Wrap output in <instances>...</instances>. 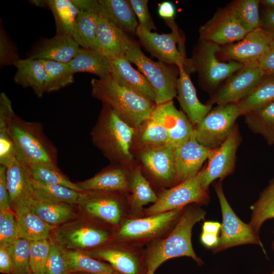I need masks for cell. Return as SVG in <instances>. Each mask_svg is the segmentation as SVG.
I'll list each match as a JSON object with an SVG mask.
<instances>
[{
    "label": "cell",
    "instance_id": "1",
    "mask_svg": "<svg viewBox=\"0 0 274 274\" xmlns=\"http://www.w3.org/2000/svg\"><path fill=\"white\" fill-rule=\"evenodd\" d=\"M135 130L111 107L102 104L90 136L94 146L112 164L130 168L134 163L132 150Z\"/></svg>",
    "mask_w": 274,
    "mask_h": 274
},
{
    "label": "cell",
    "instance_id": "2",
    "mask_svg": "<svg viewBox=\"0 0 274 274\" xmlns=\"http://www.w3.org/2000/svg\"><path fill=\"white\" fill-rule=\"evenodd\" d=\"M200 206L195 203L186 206L169 234L148 249L145 261L147 272L154 274L164 261L175 257H189L199 265L203 263L194 252L191 242L193 226L203 220L207 214Z\"/></svg>",
    "mask_w": 274,
    "mask_h": 274
},
{
    "label": "cell",
    "instance_id": "3",
    "mask_svg": "<svg viewBox=\"0 0 274 274\" xmlns=\"http://www.w3.org/2000/svg\"><path fill=\"white\" fill-rule=\"evenodd\" d=\"M0 130L12 140L16 159L28 165L44 163L57 166V151L45 135L42 125L22 119L14 112L0 118Z\"/></svg>",
    "mask_w": 274,
    "mask_h": 274
},
{
    "label": "cell",
    "instance_id": "4",
    "mask_svg": "<svg viewBox=\"0 0 274 274\" xmlns=\"http://www.w3.org/2000/svg\"><path fill=\"white\" fill-rule=\"evenodd\" d=\"M91 95L111 107L129 125L136 128L150 116L155 104L119 84L111 75L92 79Z\"/></svg>",
    "mask_w": 274,
    "mask_h": 274
},
{
    "label": "cell",
    "instance_id": "5",
    "mask_svg": "<svg viewBox=\"0 0 274 274\" xmlns=\"http://www.w3.org/2000/svg\"><path fill=\"white\" fill-rule=\"evenodd\" d=\"M126 57L134 64L151 85L156 105H160L177 97L176 85L179 68L161 61H155L146 56L135 43L128 50Z\"/></svg>",
    "mask_w": 274,
    "mask_h": 274
},
{
    "label": "cell",
    "instance_id": "6",
    "mask_svg": "<svg viewBox=\"0 0 274 274\" xmlns=\"http://www.w3.org/2000/svg\"><path fill=\"white\" fill-rule=\"evenodd\" d=\"M222 181L219 180L213 184L219 201L222 221L218 246L212 252L216 254L233 247L253 244L259 246L266 255L259 233L249 223L241 220L230 206L223 191Z\"/></svg>",
    "mask_w": 274,
    "mask_h": 274
},
{
    "label": "cell",
    "instance_id": "7",
    "mask_svg": "<svg viewBox=\"0 0 274 274\" xmlns=\"http://www.w3.org/2000/svg\"><path fill=\"white\" fill-rule=\"evenodd\" d=\"M220 48L216 44L199 40L190 59L194 72L198 73L201 84L207 90L218 88L244 66L235 61H221L217 56Z\"/></svg>",
    "mask_w": 274,
    "mask_h": 274
},
{
    "label": "cell",
    "instance_id": "8",
    "mask_svg": "<svg viewBox=\"0 0 274 274\" xmlns=\"http://www.w3.org/2000/svg\"><path fill=\"white\" fill-rule=\"evenodd\" d=\"M241 116L236 103L217 105L194 126V136L202 146L218 148L230 135Z\"/></svg>",
    "mask_w": 274,
    "mask_h": 274
},
{
    "label": "cell",
    "instance_id": "9",
    "mask_svg": "<svg viewBox=\"0 0 274 274\" xmlns=\"http://www.w3.org/2000/svg\"><path fill=\"white\" fill-rule=\"evenodd\" d=\"M210 199L208 192L201 186L198 174L175 186L163 190L156 201L146 209L149 216L168 212L195 203L206 205Z\"/></svg>",
    "mask_w": 274,
    "mask_h": 274
},
{
    "label": "cell",
    "instance_id": "10",
    "mask_svg": "<svg viewBox=\"0 0 274 274\" xmlns=\"http://www.w3.org/2000/svg\"><path fill=\"white\" fill-rule=\"evenodd\" d=\"M135 35L144 48L159 61L183 67L189 74L194 72L191 59L177 48V44L182 41L177 30L159 34L139 24Z\"/></svg>",
    "mask_w": 274,
    "mask_h": 274
},
{
    "label": "cell",
    "instance_id": "11",
    "mask_svg": "<svg viewBox=\"0 0 274 274\" xmlns=\"http://www.w3.org/2000/svg\"><path fill=\"white\" fill-rule=\"evenodd\" d=\"M265 75L258 62L244 65L218 87L207 104L238 102L253 91Z\"/></svg>",
    "mask_w": 274,
    "mask_h": 274
},
{
    "label": "cell",
    "instance_id": "12",
    "mask_svg": "<svg viewBox=\"0 0 274 274\" xmlns=\"http://www.w3.org/2000/svg\"><path fill=\"white\" fill-rule=\"evenodd\" d=\"M185 208L144 218L126 220L121 225L117 234L120 241L141 242L156 236L170 227L175 225Z\"/></svg>",
    "mask_w": 274,
    "mask_h": 274
},
{
    "label": "cell",
    "instance_id": "13",
    "mask_svg": "<svg viewBox=\"0 0 274 274\" xmlns=\"http://www.w3.org/2000/svg\"><path fill=\"white\" fill-rule=\"evenodd\" d=\"M108 230L94 224L75 222L54 230L53 240L60 247L70 250H82L100 246L111 238Z\"/></svg>",
    "mask_w": 274,
    "mask_h": 274
},
{
    "label": "cell",
    "instance_id": "14",
    "mask_svg": "<svg viewBox=\"0 0 274 274\" xmlns=\"http://www.w3.org/2000/svg\"><path fill=\"white\" fill-rule=\"evenodd\" d=\"M237 125L226 140L209 158L208 165L198 173L202 188L208 192L209 187L214 181L223 180L233 173L235 168L236 154L241 142Z\"/></svg>",
    "mask_w": 274,
    "mask_h": 274
},
{
    "label": "cell",
    "instance_id": "15",
    "mask_svg": "<svg viewBox=\"0 0 274 274\" xmlns=\"http://www.w3.org/2000/svg\"><path fill=\"white\" fill-rule=\"evenodd\" d=\"M274 39L261 27L248 32L241 40L221 46L217 55L221 59L233 60L243 65L258 62Z\"/></svg>",
    "mask_w": 274,
    "mask_h": 274
},
{
    "label": "cell",
    "instance_id": "16",
    "mask_svg": "<svg viewBox=\"0 0 274 274\" xmlns=\"http://www.w3.org/2000/svg\"><path fill=\"white\" fill-rule=\"evenodd\" d=\"M248 32L226 6L219 8L199 29V40L220 46L242 40Z\"/></svg>",
    "mask_w": 274,
    "mask_h": 274
},
{
    "label": "cell",
    "instance_id": "17",
    "mask_svg": "<svg viewBox=\"0 0 274 274\" xmlns=\"http://www.w3.org/2000/svg\"><path fill=\"white\" fill-rule=\"evenodd\" d=\"M6 167V178L11 209L18 215L29 208L34 199L29 166L16 158Z\"/></svg>",
    "mask_w": 274,
    "mask_h": 274
},
{
    "label": "cell",
    "instance_id": "18",
    "mask_svg": "<svg viewBox=\"0 0 274 274\" xmlns=\"http://www.w3.org/2000/svg\"><path fill=\"white\" fill-rule=\"evenodd\" d=\"M174 150L169 145L145 147L139 149V158L156 180L166 185H177Z\"/></svg>",
    "mask_w": 274,
    "mask_h": 274
},
{
    "label": "cell",
    "instance_id": "19",
    "mask_svg": "<svg viewBox=\"0 0 274 274\" xmlns=\"http://www.w3.org/2000/svg\"><path fill=\"white\" fill-rule=\"evenodd\" d=\"M216 149L208 148L196 140H190L175 148V162L177 184L196 176L206 160L214 154Z\"/></svg>",
    "mask_w": 274,
    "mask_h": 274
},
{
    "label": "cell",
    "instance_id": "20",
    "mask_svg": "<svg viewBox=\"0 0 274 274\" xmlns=\"http://www.w3.org/2000/svg\"><path fill=\"white\" fill-rule=\"evenodd\" d=\"M129 168L112 164L92 178L76 184L87 192H126L130 190Z\"/></svg>",
    "mask_w": 274,
    "mask_h": 274
},
{
    "label": "cell",
    "instance_id": "21",
    "mask_svg": "<svg viewBox=\"0 0 274 274\" xmlns=\"http://www.w3.org/2000/svg\"><path fill=\"white\" fill-rule=\"evenodd\" d=\"M111 77L119 84L155 103L154 90L146 77L134 68L126 56L110 59Z\"/></svg>",
    "mask_w": 274,
    "mask_h": 274
},
{
    "label": "cell",
    "instance_id": "22",
    "mask_svg": "<svg viewBox=\"0 0 274 274\" xmlns=\"http://www.w3.org/2000/svg\"><path fill=\"white\" fill-rule=\"evenodd\" d=\"M98 50L109 60L126 56L135 43L128 35L98 15L96 30Z\"/></svg>",
    "mask_w": 274,
    "mask_h": 274
},
{
    "label": "cell",
    "instance_id": "23",
    "mask_svg": "<svg viewBox=\"0 0 274 274\" xmlns=\"http://www.w3.org/2000/svg\"><path fill=\"white\" fill-rule=\"evenodd\" d=\"M80 48L72 36L56 35L51 38L42 39L28 58L68 63L76 56Z\"/></svg>",
    "mask_w": 274,
    "mask_h": 274
},
{
    "label": "cell",
    "instance_id": "24",
    "mask_svg": "<svg viewBox=\"0 0 274 274\" xmlns=\"http://www.w3.org/2000/svg\"><path fill=\"white\" fill-rule=\"evenodd\" d=\"M179 70L177 81V97L183 112L193 126L212 109V105L203 104L197 96L196 90L188 73L184 68Z\"/></svg>",
    "mask_w": 274,
    "mask_h": 274
},
{
    "label": "cell",
    "instance_id": "25",
    "mask_svg": "<svg viewBox=\"0 0 274 274\" xmlns=\"http://www.w3.org/2000/svg\"><path fill=\"white\" fill-rule=\"evenodd\" d=\"M96 11L127 35H135L139 22L129 0H97Z\"/></svg>",
    "mask_w": 274,
    "mask_h": 274
},
{
    "label": "cell",
    "instance_id": "26",
    "mask_svg": "<svg viewBox=\"0 0 274 274\" xmlns=\"http://www.w3.org/2000/svg\"><path fill=\"white\" fill-rule=\"evenodd\" d=\"M114 192H88L81 204L91 216L113 225L119 224L122 217L120 200Z\"/></svg>",
    "mask_w": 274,
    "mask_h": 274
},
{
    "label": "cell",
    "instance_id": "27",
    "mask_svg": "<svg viewBox=\"0 0 274 274\" xmlns=\"http://www.w3.org/2000/svg\"><path fill=\"white\" fill-rule=\"evenodd\" d=\"M85 253L95 259L108 262L121 274H141L142 270L140 256L128 247L117 246L99 248Z\"/></svg>",
    "mask_w": 274,
    "mask_h": 274
},
{
    "label": "cell",
    "instance_id": "28",
    "mask_svg": "<svg viewBox=\"0 0 274 274\" xmlns=\"http://www.w3.org/2000/svg\"><path fill=\"white\" fill-rule=\"evenodd\" d=\"M156 105L168 129L169 146L176 148L194 135V126L183 111L176 109L173 100Z\"/></svg>",
    "mask_w": 274,
    "mask_h": 274
},
{
    "label": "cell",
    "instance_id": "29",
    "mask_svg": "<svg viewBox=\"0 0 274 274\" xmlns=\"http://www.w3.org/2000/svg\"><path fill=\"white\" fill-rule=\"evenodd\" d=\"M134 145L139 149L169 145L168 129L156 105L149 117L136 128Z\"/></svg>",
    "mask_w": 274,
    "mask_h": 274
},
{
    "label": "cell",
    "instance_id": "30",
    "mask_svg": "<svg viewBox=\"0 0 274 274\" xmlns=\"http://www.w3.org/2000/svg\"><path fill=\"white\" fill-rule=\"evenodd\" d=\"M17 72L13 78L16 84L32 89L38 98L46 92L47 75L40 60L27 58L19 59L14 64Z\"/></svg>",
    "mask_w": 274,
    "mask_h": 274
},
{
    "label": "cell",
    "instance_id": "31",
    "mask_svg": "<svg viewBox=\"0 0 274 274\" xmlns=\"http://www.w3.org/2000/svg\"><path fill=\"white\" fill-rule=\"evenodd\" d=\"M38 7H47L54 16L56 33L72 37L74 26L79 12L76 0L31 1Z\"/></svg>",
    "mask_w": 274,
    "mask_h": 274
},
{
    "label": "cell",
    "instance_id": "32",
    "mask_svg": "<svg viewBox=\"0 0 274 274\" xmlns=\"http://www.w3.org/2000/svg\"><path fill=\"white\" fill-rule=\"evenodd\" d=\"M34 198L55 203L81 205L86 199L87 192H79L68 187L42 183L32 179Z\"/></svg>",
    "mask_w": 274,
    "mask_h": 274
},
{
    "label": "cell",
    "instance_id": "33",
    "mask_svg": "<svg viewBox=\"0 0 274 274\" xmlns=\"http://www.w3.org/2000/svg\"><path fill=\"white\" fill-rule=\"evenodd\" d=\"M67 63L74 74L89 73L99 79L111 74L109 59L98 50L80 47L76 56Z\"/></svg>",
    "mask_w": 274,
    "mask_h": 274
},
{
    "label": "cell",
    "instance_id": "34",
    "mask_svg": "<svg viewBox=\"0 0 274 274\" xmlns=\"http://www.w3.org/2000/svg\"><path fill=\"white\" fill-rule=\"evenodd\" d=\"M64 257L68 274L85 272L94 274H116L119 273L110 264L95 259L85 253L70 250L60 247Z\"/></svg>",
    "mask_w": 274,
    "mask_h": 274
},
{
    "label": "cell",
    "instance_id": "35",
    "mask_svg": "<svg viewBox=\"0 0 274 274\" xmlns=\"http://www.w3.org/2000/svg\"><path fill=\"white\" fill-rule=\"evenodd\" d=\"M98 18L96 12L79 8L72 37L80 47L98 50L96 35Z\"/></svg>",
    "mask_w": 274,
    "mask_h": 274
},
{
    "label": "cell",
    "instance_id": "36",
    "mask_svg": "<svg viewBox=\"0 0 274 274\" xmlns=\"http://www.w3.org/2000/svg\"><path fill=\"white\" fill-rule=\"evenodd\" d=\"M274 101V74L265 75L253 91L237 102L242 115Z\"/></svg>",
    "mask_w": 274,
    "mask_h": 274
},
{
    "label": "cell",
    "instance_id": "37",
    "mask_svg": "<svg viewBox=\"0 0 274 274\" xmlns=\"http://www.w3.org/2000/svg\"><path fill=\"white\" fill-rule=\"evenodd\" d=\"M16 221L18 238L31 242L49 238L52 226L41 220L30 208L16 215Z\"/></svg>",
    "mask_w": 274,
    "mask_h": 274
},
{
    "label": "cell",
    "instance_id": "38",
    "mask_svg": "<svg viewBox=\"0 0 274 274\" xmlns=\"http://www.w3.org/2000/svg\"><path fill=\"white\" fill-rule=\"evenodd\" d=\"M246 124L261 135L269 145H274V101L244 115Z\"/></svg>",
    "mask_w": 274,
    "mask_h": 274
},
{
    "label": "cell",
    "instance_id": "39",
    "mask_svg": "<svg viewBox=\"0 0 274 274\" xmlns=\"http://www.w3.org/2000/svg\"><path fill=\"white\" fill-rule=\"evenodd\" d=\"M251 215L249 224L259 233L263 224L274 219V178L260 193L258 199L250 207Z\"/></svg>",
    "mask_w": 274,
    "mask_h": 274
},
{
    "label": "cell",
    "instance_id": "40",
    "mask_svg": "<svg viewBox=\"0 0 274 274\" xmlns=\"http://www.w3.org/2000/svg\"><path fill=\"white\" fill-rule=\"evenodd\" d=\"M31 211L51 226L64 223L71 219L74 212L71 204L44 202L35 199L29 204Z\"/></svg>",
    "mask_w": 274,
    "mask_h": 274
},
{
    "label": "cell",
    "instance_id": "41",
    "mask_svg": "<svg viewBox=\"0 0 274 274\" xmlns=\"http://www.w3.org/2000/svg\"><path fill=\"white\" fill-rule=\"evenodd\" d=\"M259 0H236L230 2L227 7L248 32L260 27Z\"/></svg>",
    "mask_w": 274,
    "mask_h": 274
},
{
    "label": "cell",
    "instance_id": "42",
    "mask_svg": "<svg viewBox=\"0 0 274 274\" xmlns=\"http://www.w3.org/2000/svg\"><path fill=\"white\" fill-rule=\"evenodd\" d=\"M46 75V92L56 91L74 81V74L67 63L49 60H40Z\"/></svg>",
    "mask_w": 274,
    "mask_h": 274
},
{
    "label": "cell",
    "instance_id": "43",
    "mask_svg": "<svg viewBox=\"0 0 274 274\" xmlns=\"http://www.w3.org/2000/svg\"><path fill=\"white\" fill-rule=\"evenodd\" d=\"M129 188L131 191L132 207L136 211L141 210L143 206L149 203H154L157 200L158 196L138 168L130 172Z\"/></svg>",
    "mask_w": 274,
    "mask_h": 274
},
{
    "label": "cell",
    "instance_id": "44",
    "mask_svg": "<svg viewBox=\"0 0 274 274\" xmlns=\"http://www.w3.org/2000/svg\"><path fill=\"white\" fill-rule=\"evenodd\" d=\"M32 179L46 184L64 186L79 192H84L76 183L71 182L57 166L39 163L29 165Z\"/></svg>",
    "mask_w": 274,
    "mask_h": 274
},
{
    "label": "cell",
    "instance_id": "45",
    "mask_svg": "<svg viewBox=\"0 0 274 274\" xmlns=\"http://www.w3.org/2000/svg\"><path fill=\"white\" fill-rule=\"evenodd\" d=\"M30 242L18 238L7 248L13 263L12 274H31L29 264Z\"/></svg>",
    "mask_w": 274,
    "mask_h": 274
},
{
    "label": "cell",
    "instance_id": "46",
    "mask_svg": "<svg viewBox=\"0 0 274 274\" xmlns=\"http://www.w3.org/2000/svg\"><path fill=\"white\" fill-rule=\"evenodd\" d=\"M50 246V238L30 242L29 264L31 274H44Z\"/></svg>",
    "mask_w": 274,
    "mask_h": 274
},
{
    "label": "cell",
    "instance_id": "47",
    "mask_svg": "<svg viewBox=\"0 0 274 274\" xmlns=\"http://www.w3.org/2000/svg\"><path fill=\"white\" fill-rule=\"evenodd\" d=\"M18 238L16 221L13 212L10 211L0 218V247L7 248Z\"/></svg>",
    "mask_w": 274,
    "mask_h": 274
},
{
    "label": "cell",
    "instance_id": "48",
    "mask_svg": "<svg viewBox=\"0 0 274 274\" xmlns=\"http://www.w3.org/2000/svg\"><path fill=\"white\" fill-rule=\"evenodd\" d=\"M44 274H68L65 262L60 247L52 239Z\"/></svg>",
    "mask_w": 274,
    "mask_h": 274
},
{
    "label": "cell",
    "instance_id": "49",
    "mask_svg": "<svg viewBox=\"0 0 274 274\" xmlns=\"http://www.w3.org/2000/svg\"><path fill=\"white\" fill-rule=\"evenodd\" d=\"M20 58L18 51L6 32L1 27L0 31V64L1 66L9 65Z\"/></svg>",
    "mask_w": 274,
    "mask_h": 274
},
{
    "label": "cell",
    "instance_id": "50",
    "mask_svg": "<svg viewBox=\"0 0 274 274\" xmlns=\"http://www.w3.org/2000/svg\"><path fill=\"white\" fill-rule=\"evenodd\" d=\"M129 2L138 19L139 24L150 31L156 30L148 9V1L129 0Z\"/></svg>",
    "mask_w": 274,
    "mask_h": 274
},
{
    "label": "cell",
    "instance_id": "51",
    "mask_svg": "<svg viewBox=\"0 0 274 274\" xmlns=\"http://www.w3.org/2000/svg\"><path fill=\"white\" fill-rule=\"evenodd\" d=\"M15 145L8 133L0 130V165L7 166L16 158Z\"/></svg>",
    "mask_w": 274,
    "mask_h": 274
},
{
    "label": "cell",
    "instance_id": "52",
    "mask_svg": "<svg viewBox=\"0 0 274 274\" xmlns=\"http://www.w3.org/2000/svg\"><path fill=\"white\" fill-rule=\"evenodd\" d=\"M0 211H11L6 178V167L0 165Z\"/></svg>",
    "mask_w": 274,
    "mask_h": 274
},
{
    "label": "cell",
    "instance_id": "53",
    "mask_svg": "<svg viewBox=\"0 0 274 274\" xmlns=\"http://www.w3.org/2000/svg\"><path fill=\"white\" fill-rule=\"evenodd\" d=\"M260 18V27L274 39V10L264 7Z\"/></svg>",
    "mask_w": 274,
    "mask_h": 274
},
{
    "label": "cell",
    "instance_id": "54",
    "mask_svg": "<svg viewBox=\"0 0 274 274\" xmlns=\"http://www.w3.org/2000/svg\"><path fill=\"white\" fill-rule=\"evenodd\" d=\"M258 64L266 75L274 74V41L258 61Z\"/></svg>",
    "mask_w": 274,
    "mask_h": 274
},
{
    "label": "cell",
    "instance_id": "55",
    "mask_svg": "<svg viewBox=\"0 0 274 274\" xmlns=\"http://www.w3.org/2000/svg\"><path fill=\"white\" fill-rule=\"evenodd\" d=\"M176 12L175 6L170 2L165 1L160 3L158 6V15L166 23L174 21Z\"/></svg>",
    "mask_w": 274,
    "mask_h": 274
},
{
    "label": "cell",
    "instance_id": "56",
    "mask_svg": "<svg viewBox=\"0 0 274 274\" xmlns=\"http://www.w3.org/2000/svg\"><path fill=\"white\" fill-rule=\"evenodd\" d=\"M0 272L12 274L13 263L7 248L0 247Z\"/></svg>",
    "mask_w": 274,
    "mask_h": 274
},
{
    "label": "cell",
    "instance_id": "57",
    "mask_svg": "<svg viewBox=\"0 0 274 274\" xmlns=\"http://www.w3.org/2000/svg\"><path fill=\"white\" fill-rule=\"evenodd\" d=\"M200 238L202 244L206 248L212 250L218 246L219 235L202 232Z\"/></svg>",
    "mask_w": 274,
    "mask_h": 274
},
{
    "label": "cell",
    "instance_id": "58",
    "mask_svg": "<svg viewBox=\"0 0 274 274\" xmlns=\"http://www.w3.org/2000/svg\"><path fill=\"white\" fill-rule=\"evenodd\" d=\"M221 229V224L218 222L207 221L202 226V232L219 235Z\"/></svg>",
    "mask_w": 274,
    "mask_h": 274
},
{
    "label": "cell",
    "instance_id": "59",
    "mask_svg": "<svg viewBox=\"0 0 274 274\" xmlns=\"http://www.w3.org/2000/svg\"><path fill=\"white\" fill-rule=\"evenodd\" d=\"M264 7L274 10V0H262L260 1Z\"/></svg>",
    "mask_w": 274,
    "mask_h": 274
},
{
    "label": "cell",
    "instance_id": "60",
    "mask_svg": "<svg viewBox=\"0 0 274 274\" xmlns=\"http://www.w3.org/2000/svg\"><path fill=\"white\" fill-rule=\"evenodd\" d=\"M271 249L274 253V230H273V238L271 242Z\"/></svg>",
    "mask_w": 274,
    "mask_h": 274
},
{
    "label": "cell",
    "instance_id": "61",
    "mask_svg": "<svg viewBox=\"0 0 274 274\" xmlns=\"http://www.w3.org/2000/svg\"><path fill=\"white\" fill-rule=\"evenodd\" d=\"M68 274H94V273H85V272H75V273H70ZM116 274H121V273H117Z\"/></svg>",
    "mask_w": 274,
    "mask_h": 274
},
{
    "label": "cell",
    "instance_id": "62",
    "mask_svg": "<svg viewBox=\"0 0 274 274\" xmlns=\"http://www.w3.org/2000/svg\"><path fill=\"white\" fill-rule=\"evenodd\" d=\"M270 274H274V269H273V271Z\"/></svg>",
    "mask_w": 274,
    "mask_h": 274
},
{
    "label": "cell",
    "instance_id": "63",
    "mask_svg": "<svg viewBox=\"0 0 274 274\" xmlns=\"http://www.w3.org/2000/svg\"><path fill=\"white\" fill-rule=\"evenodd\" d=\"M145 274H149V273L146 271V272Z\"/></svg>",
    "mask_w": 274,
    "mask_h": 274
}]
</instances>
